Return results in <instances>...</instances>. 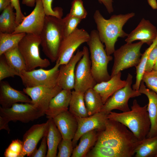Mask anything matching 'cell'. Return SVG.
<instances>
[{
	"label": "cell",
	"mask_w": 157,
	"mask_h": 157,
	"mask_svg": "<svg viewBox=\"0 0 157 157\" xmlns=\"http://www.w3.org/2000/svg\"><path fill=\"white\" fill-rule=\"evenodd\" d=\"M140 141L126 126L108 119L105 129L98 133L95 144L119 150L133 157Z\"/></svg>",
	"instance_id": "cell-1"
},
{
	"label": "cell",
	"mask_w": 157,
	"mask_h": 157,
	"mask_svg": "<svg viewBox=\"0 0 157 157\" xmlns=\"http://www.w3.org/2000/svg\"><path fill=\"white\" fill-rule=\"evenodd\" d=\"M135 15L134 13L113 15L108 19H105L98 10L93 15L97 30L101 41L105 44L107 55H111L115 51V44L119 38H124L128 34L123 30L124 26Z\"/></svg>",
	"instance_id": "cell-2"
},
{
	"label": "cell",
	"mask_w": 157,
	"mask_h": 157,
	"mask_svg": "<svg viewBox=\"0 0 157 157\" xmlns=\"http://www.w3.org/2000/svg\"><path fill=\"white\" fill-rule=\"evenodd\" d=\"M147 107V104L140 106L137 100L134 99L130 111L120 113L111 112L108 115V118L126 126L138 140L141 141L146 138L150 129Z\"/></svg>",
	"instance_id": "cell-3"
},
{
	"label": "cell",
	"mask_w": 157,
	"mask_h": 157,
	"mask_svg": "<svg viewBox=\"0 0 157 157\" xmlns=\"http://www.w3.org/2000/svg\"><path fill=\"white\" fill-rule=\"evenodd\" d=\"M40 37L44 53L52 62H56L60 43L64 38L63 18L46 15Z\"/></svg>",
	"instance_id": "cell-4"
},
{
	"label": "cell",
	"mask_w": 157,
	"mask_h": 157,
	"mask_svg": "<svg viewBox=\"0 0 157 157\" xmlns=\"http://www.w3.org/2000/svg\"><path fill=\"white\" fill-rule=\"evenodd\" d=\"M89 48L93 76L97 83L109 80L108 65L113 57L107 55L97 30H93L86 42Z\"/></svg>",
	"instance_id": "cell-5"
},
{
	"label": "cell",
	"mask_w": 157,
	"mask_h": 157,
	"mask_svg": "<svg viewBox=\"0 0 157 157\" xmlns=\"http://www.w3.org/2000/svg\"><path fill=\"white\" fill-rule=\"evenodd\" d=\"M40 35L26 33L19 43L17 47L25 61L26 71L37 67L46 68L50 65L49 60L42 58L40 55Z\"/></svg>",
	"instance_id": "cell-6"
},
{
	"label": "cell",
	"mask_w": 157,
	"mask_h": 157,
	"mask_svg": "<svg viewBox=\"0 0 157 157\" xmlns=\"http://www.w3.org/2000/svg\"><path fill=\"white\" fill-rule=\"evenodd\" d=\"M144 44L140 41L135 43H126L115 50L113 53L114 60L111 77L122 71L136 67L138 65L142 54L140 49Z\"/></svg>",
	"instance_id": "cell-7"
},
{
	"label": "cell",
	"mask_w": 157,
	"mask_h": 157,
	"mask_svg": "<svg viewBox=\"0 0 157 157\" xmlns=\"http://www.w3.org/2000/svg\"><path fill=\"white\" fill-rule=\"evenodd\" d=\"M55 66L49 70L42 68L22 72L19 76L25 88L36 86L54 87L57 85L60 65L56 61Z\"/></svg>",
	"instance_id": "cell-8"
},
{
	"label": "cell",
	"mask_w": 157,
	"mask_h": 157,
	"mask_svg": "<svg viewBox=\"0 0 157 157\" xmlns=\"http://www.w3.org/2000/svg\"><path fill=\"white\" fill-rule=\"evenodd\" d=\"M126 80V85L116 91L107 99L104 104L100 112L108 115L115 109L123 112L130 110L128 104L129 99L140 96L141 94L131 88L133 76L130 74H128Z\"/></svg>",
	"instance_id": "cell-9"
},
{
	"label": "cell",
	"mask_w": 157,
	"mask_h": 157,
	"mask_svg": "<svg viewBox=\"0 0 157 157\" xmlns=\"http://www.w3.org/2000/svg\"><path fill=\"white\" fill-rule=\"evenodd\" d=\"M83 56L76 64L75 73L74 90L84 93L93 88L97 83L91 70V61L88 48L83 47Z\"/></svg>",
	"instance_id": "cell-10"
},
{
	"label": "cell",
	"mask_w": 157,
	"mask_h": 157,
	"mask_svg": "<svg viewBox=\"0 0 157 157\" xmlns=\"http://www.w3.org/2000/svg\"><path fill=\"white\" fill-rule=\"evenodd\" d=\"M89 38L90 34L87 31L78 28L64 37L60 43L56 60L59 65L67 63L77 49L83 43H86Z\"/></svg>",
	"instance_id": "cell-11"
},
{
	"label": "cell",
	"mask_w": 157,
	"mask_h": 157,
	"mask_svg": "<svg viewBox=\"0 0 157 157\" xmlns=\"http://www.w3.org/2000/svg\"><path fill=\"white\" fill-rule=\"evenodd\" d=\"M44 115L30 103H16L8 108L0 107V116L8 122L19 121L26 123L33 121Z\"/></svg>",
	"instance_id": "cell-12"
},
{
	"label": "cell",
	"mask_w": 157,
	"mask_h": 157,
	"mask_svg": "<svg viewBox=\"0 0 157 157\" xmlns=\"http://www.w3.org/2000/svg\"><path fill=\"white\" fill-rule=\"evenodd\" d=\"M35 7L28 15L25 17L13 33H25L40 35L43 28L46 14L40 0H36Z\"/></svg>",
	"instance_id": "cell-13"
},
{
	"label": "cell",
	"mask_w": 157,
	"mask_h": 157,
	"mask_svg": "<svg viewBox=\"0 0 157 157\" xmlns=\"http://www.w3.org/2000/svg\"><path fill=\"white\" fill-rule=\"evenodd\" d=\"M62 89L58 85L54 87L36 86L25 88L24 92L31 99V103L44 115L51 99Z\"/></svg>",
	"instance_id": "cell-14"
},
{
	"label": "cell",
	"mask_w": 157,
	"mask_h": 157,
	"mask_svg": "<svg viewBox=\"0 0 157 157\" xmlns=\"http://www.w3.org/2000/svg\"><path fill=\"white\" fill-rule=\"evenodd\" d=\"M108 115L102 112L85 117H76L78 128L75 135L72 140L73 147L83 134L94 130L99 131L104 130L108 119Z\"/></svg>",
	"instance_id": "cell-15"
},
{
	"label": "cell",
	"mask_w": 157,
	"mask_h": 157,
	"mask_svg": "<svg viewBox=\"0 0 157 157\" xmlns=\"http://www.w3.org/2000/svg\"><path fill=\"white\" fill-rule=\"evenodd\" d=\"M50 119L45 123L34 124L25 133L22 142L25 156L30 157L37 149V145L43 137L47 136L48 133Z\"/></svg>",
	"instance_id": "cell-16"
},
{
	"label": "cell",
	"mask_w": 157,
	"mask_h": 157,
	"mask_svg": "<svg viewBox=\"0 0 157 157\" xmlns=\"http://www.w3.org/2000/svg\"><path fill=\"white\" fill-rule=\"evenodd\" d=\"M83 56L82 50L78 49L67 63L60 66L57 85L62 89L71 90L73 89L76 67Z\"/></svg>",
	"instance_id": "cell-17"
},
{
	"label": "cell",
	"mask_w": 157,
	"mask_h": 157,
	"mask_svg": "<svg viewBox=\"0 0 157 157\" xmlns=\"http://www.w3.org/2000/svg\"><path fill=\"white\" fill-rule=\"evenodd\" d=\"M157 36V29L148 20L142 18L136 28L129 34L125 40L126 43H132L139 40L150 46Z\"/></svg>",
	"instance_id": "cell-18"
},
{
	"label": "cell",
	"mask_w": 157,
	"mask_h": 157,
	"mask_svg": "<svg viewBox=\"0 0 157 157\" xmlns=\"http://www.w3.org/2000/svg\"><path fill=\"white\" fill-rule=\"evenodd\" d=\"M31 101L23 91L13 88L6 81H0V104L2 108H10L19 102L31 104Z\"/></svg>",
	"instance_id": "cell-19"
},
{
	"label": "cell",
	"mask_w": 157,
	"mask_h": 157,
	"mask_svg": "<svg viewBox=\"0 0 157 157\" xmlns=\"http://www.w3.org/2000/svg\"><path fill=\"white\" fill-rule=\"evenodd\" d=\"M53 119L63 138L72 140L78 128L76 117L68 110L60 114Z\"/></svg>",
	"instance_id": "cell-20"
},
{
	"label": "cell",
	"mask_w": 157,
	"mask_h": 157,
	"mask_svg": "<svg viewBox=\"0 0 157 157\" xmlns=\"http://www.w3.org/2000/svg\"><path fill=\"white\" fill-rule=\"evenodd\" d=\"M72 94L71 90L62 89L51 100L45 113L48 119L68 110Z\"/></svg>",
	"instance_id": "cell-21"
},
{
	"label": "cell",
	"mask_w": 157,
	"mask_h": 157,
	"mask_svg": "<svg viewBox=\"0 0 157 157\" xmlns=\"http://www.w3.org/2000/svg\"><path fill=\"white\" fill-rule=\"evenodd\" d=\"M121 74L119 72L108 80L97 83L93 88L99 94L104 104L115 92L126 85V80L121 79Z\"/></svg>",
	"instance_id": "cell-22"
},
{
	"label": "cell",
	"mask_w": 157,
	"mask_h": 157,
	"mask_svg": "<svg viewBox=\"0 0 157 157\" xmlns=\"http://www.w3.org/2000/svg\"><path fill=\"white\" fill-rule=\"evenodd\" d=\"M138 91L141 94L145 95L148 99L147 110L151 125L146 138L153 137L157 135V94L146 88L142 81Z\"/></svg>",
	"instance_id": "cell-23"
},
{
	"label": "cell",
	"mask_w": 157,
	"mask_h": 157,
	"mask_svg": "<svg viewBox=\"0 0 157 157\" xmlns=\"http://www.w3.org/2000/svg\"><path fill=\"white\" fill-rule=\"evenodd\" d=\"M96 130L89 131L81 136L78 144L73 149L72 157H86L90 149L97 142L98 133Z\"/></svg>",
	"instance_id": "cell-24"
},
{
	"label": "cell",
	"mask_w": 157,
	"mask_h": 157,
	"mask_svg": "<svg viewBox=\"0 0 157 157\" xmlns=\"http://www.w3.org/2000/svg\"><path fill=\"white\" fill-rule=\"evenodd\" d=\"M46 137L48 150L46 157H57V148L63 138L53 118L50 119L49 127Z\"/></svg>",
	"instance_id": "cell-25"
},
{
	"label": "cell",
	"mask_w": 157,
	"mask_h": 157,
	"mask_svg": "<svg viewBox=\"0 0 157 157\" xmlns=\"http://www.w3.org/2000/svg\"><path fill=\"white\" fill-rule=\"evenodd\" d=\"M11 4L4 9L0 15V32L13 33L17 26L15 13Z\"/></svg>",
	"instance_id": "cell-26"
},
{
	"label": "cell",
	"mask_w": 157,
	"mask_h": 157,
	"mask_svg": "<svg viewBox=\"0 0 157 157\" xmlns=\"http://www.w3.org/2000/svg\"><path fill=\"white\" fill-rule=\"evenodd\" d=\"M135 157H157V135L140 141L135 150Z\"/></svg>",
	"instance_id": "cell-27"
},
{
	"label": "cell",
	"mask_w": 157,
	"mask_h": 157,
	"mask_svg": "<svg viewBox=\"0 0 157 157\" xmlns=\"http://www.w3.org/2000/svg\"><path fill=\"white\" fill-rule=\"evenodd\" d=\"M84 93L73 90L69 106V111L77 117L89 116L85 103Z\"/></svg>",
	"instance_id": "cell-28"
},
{
	"label": "cell",
	"mask_w": 157,
	"mask_h": 157,
	"mask_svg": "<svg viewBox=\"0 0 157 157\" xmlns=\"http://www.w3.org/2000/svg\"><path fill=\"white\" fill-rule=\"evenodd\" d=\"M84 98L89 116L100 112L104 104L99 94L93 88L84 92Z\"/></svg>",
	"instance_id": "cell-29"
},
{
	"label": "cell",
	"mask_w": 157,
	"mask_h": 157,
	"mask_svg": "<svg viewBox=\"0 0 157 157\" xmlns=\"http://www.w3.org/2000/svg\"><path fill=\"white\" fill-rule=\"evenodd\" d=\"M3 54L8 63L19 74V76L22 72L26 71L25 61L17 46L6 51Z\"/></svg>",
	"instance_id": "cell-30"
},
{
	"label": "cell",
	"mask_w": 157,
	"mask_h": 157,
	"mask_svg": "<svg viewBox=\"0 0 157 157\" xmlns=\"http://www.w3.org/2000/svg\"><path fill=\"white\" fill-rule=\"evenodd\" d=\"M86 157H131L129 154L114 148L95 144Z\"/></svg>",
	"instance_id": "cell-31"
},
{
	"label": "cell",
	"mask_w": 157,
	"mask_h": 157,
	"mask_svg": "<svg viewBox=\"0 0 157 157\" xmlns=\"http://www.w3.org/2000/svg\"><path fill=\"white\" fill-rule=\"evenodd\" d=\"M26 33H10L0 32V56L18 46Z\"/></svg>",
	"instance_id": "cell-32"
},
{
	"label": "cell",
	"mask_w": 157,
	"mask_h": 157,
	"mask_svg": "<svg viewBox=\"0 0 157 157\" xmlns=\"http://www.w3.org/2000/svg\"><path fill=\"white\" fill-rule=\"evenodd\" d=\"M157 44V36L152 44L149 46L142 54L140 61L136 67V76L135 83L132 86L133 90L138 91L143 74L145 72V68L149 55L151 50Z\"/></svg>",
	"instance_id": "cell-33"
},
{
	"label": "cell",
	"mask_w": 157,
	"mask_h": 157,
	"mask_svg": "<svg viewBox=\"0 0 157 157\" xmlns=\"http://www.w3.org/2000/svg\"><path fill=\"white\" fill-rule=\"evenodd\" d=\"M4 156L5 157H24L22 141L18 139L13 140L6 149Z\"/></svg>",
	"instance_id": "cell-34"
},
{
	"label": "cell",
	"mask_w": 157,
	"mask_h": 157,
	"mask_svg": "<svg viewBox=\"0 0 157 157\" xmlns=\"http://www.w3.org/2000/svg\"><path fill=\"white\" fill-rule=\"evenodd\" d=\"M15 76H19V74L8 63L4 55L0 56V81Z\"/></svg>",
	"instance_id": "cell-35"
},
{
	"label": "cell",
	"mask_w": 157,
	"mask_h": 157,
	"mask_svg": "<svg viewBox=\"0 0 157 157\" xmlns=\"http://www.w3.org/2000/svg\"><path fill=\"white\" fill-rule=\"evenodd\" d=\"M64 37L73 33L77 28V26L82 19L67 14L63 18Z\"/></svg>",
	"instance_id": "cell-36"
},
{
	"label": "cell",
	"mask_w": 157,
	"mask_h": 157,
	"mask_svg": "<svg viewBox=\"0 0 157 157\" xmlns=\"http://www.w3.org/2000/svg\"><path fill=\"white\" fill-rule=\"evenodd\" d=\"M67 14L82 20L85 19L87 12L83 6L82 0H73L70 12Z\"/></svg>",
	"instance_id": "cell-37"
},
{
	"label": "cell",
	"mask_w": 157,
	"mask_h": 157,
	"mask_svg": "<svg viewBox=\"0 0 157 157\" xmlns=\"http://www.w3.org/2000/svg\"><path fill=\"white\" fill-rule=\"evenodd\" d=\"M142 81L149 89L157 94V70L145 71Z\"/></svg>",
	"instance_id": "cell-38"
},
{
	"label": "cell",
	"mask_w": 157,
	"mask_h": 157,
	"mask_svg": "<svg viewBox=\"0 0 157 157\" xmlns=\"http://www.w3.org/2000/svg\"><path fill=\"white\" fill-rule=\"evenodd\" d=\"M74 148L72 140L62 139L58 147L57 157H70L72 156Z\"/></svg>",
	"instance_id": "cell-39"
},
{
	"label": "cell",
	"mask_w": 157,
	"mask_h": 157,
	"mask_svg": "<svg viewBox=\"0 0 157 157\" xmlns=\"http://www.w3.org/2000/svg\"><path fill=\"white\" fill-rule=\"evenodd\" d=\"M43 5L44 10L46 15L55 16L59 18H62L63 10L61 8L56 7L53 9L51 4L53 0H40Z\"/></svg>",
	"instance_id": "cell-40"
},
{
	"label": "cell",
	"mask_w": 157,
	"mask_h": 157,
	"mask_svg": "<svg viewBox=\"0 0 157 157\" xmlns=\"http://www.w3.org/2000/svg\"><path fill=\"white\" fill-rule=\"evenodd\" d=\"M47 140L46 136L42 138L40 145L38 149H36L31 154V157H45L47 152Z\"/></svg>",
	"instance_id": "cell-41"
},
{
	"label": "cell",
	"mask_w": 157,
	"mask_h": 157,
	"mask_svg": "<svg viewBox=\"0 0 157 157\" xmlns=\"http://www.w3.org/2000/svg\"><path fill=\"white\" fill-rule=\"evenodd\" d=\"M157 58V44L150 52L146 65L145 71H150L153 69Z\"/></svg>",
	"instance_id": "cell-42"
},
{
	"label": "cell",
	"mask_w": 157,
	"mask_h": 157,
	"mask_svg": "<svg viewBox=\"0 0 157 157\" xmlns=\"http://www.w3.org/2000/svg\"><path fill=\"white\" fill-rule=\"evenodd\" d=\"M11 4L15 10L17 26L23 21L25 16L21 11L19 0H10Z\"/></svg>",
	"instance_id": "cell-43"
},
{
	"label": "cell",
	"mask_w": 157,
	"mask_h": 157,
	"mask_svg": "<svg viewBox=\"0 0 157 157\" xmlns=\"http://www.w3.org/2000/svg\"><path fill=\"white\" fill-rule=\"evenodd\" d=\"M99 3L103 4L105 7L107 11L109 14L114 11L113 2V0H98Z\"/></svg>",
	"instance_id": "cell-44"
},
{
	"label": "cell",
	"mask_w": 157,
	"mask_h": 157,
	"mask_svg": "<svg viewBox=\"0 0 157 157\" xmlns=\"http://www.w3.org/2000/svg\"><path fill=\"white\" fill-rule=\"evenodd\" d=\"M9 122L3 117L0 116V130L4 129L9 133L10 130L8 126Z\"/></svg>",
	"instance_id": "cell-45"
},
{
	"label": "cell",
	"mask_w": 157,
	"mask_h": 157,
	"mask_svg": "<svg viewBox=\"0 0 157 157\" xmlns=\"http://www.w3.org/2000/svg\"><path fill=\"white\" fill-rule=\"evenodd\" d=\"M10 4V0H0V11H2L4 9Z\"/></svg>",
	"instance_id": "cell-46"
},
{
	"label": "cell",
	"mask_w": 157,
	"mask_h": 157,
	"mask_svg": "<svg viewBox=\"0 0 157 157\" xmlns=\"http://www.w3.org/2000/svg\"><path fill=\"white\" fill-rule=\"evenodd\" d=\"M36 0H22V3L27 6L33 7L35 6Z\"/></svg>",
	"instance_id": "cell-47"
},
{
	"label": "cell",
	"mask_w": 157,
	"mask_h": 157,
	"mask_svg": "<svg viewBox=\"0 0 157 157\" xmlns=\"http://www.w3.org/2000/svg\"><path fill=\"white\" fill-rule=\"evenodd\" d=\"M147 1L148 4L153 9H157V2L156 0H148Z\"/></svg>",
	"instance_id": "cell-48"
},
{
	"label": "cell",
	"mask_w": 157,
	"mask_h": 157,
	"mask_svg": "<svg viewBox=\"0 0 157 157\" xmlns=\"http://www.w3.org/2000/svg\"><path fill=\"white\" fill-rule=\"evenodd\" d=\"M153 69L154 70H157V58L154 66Z\"/></svg>",
	"instance_id": "cell-49"
}]
</instances>
